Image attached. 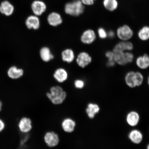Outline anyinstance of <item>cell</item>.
Masks as SVG:
<instances>
[{
  "mask_svg": "<svg viewBox=\"0 0 149 149\" xmlns=\"http://www.w3.org/2000/svg\"><path fill=\"white\" fill-rule=\"evenodd\" d=\"M46 96L52 104L55 105L62 104L66 99L67 94L61 87L59 86L51 87L50 92L46 94Z\"/></svg>",
  "mask_w": 149,
  "mask_h": 149,
  "instance_id": "obj_1",
  "label": "cell"
},
{
  "mask_svg": "<svg viewBox=\"0 0 149 149\" xmlns=\"http://www.w3.org/2000/svg\"><path fill=\"white\" fill-rule=\"evenodd\" d=\"M84 9L83 3L80 0H75L67 3L65 6V12L67 14L78 16L82 14Z\"/></svg>",
  "mask_w": 149,
  "mask_h": 149,
  "instance_id": "obj_2",
  "label": "cell"
},
{
  "mask_svg": "<svg viewBox=\"0 0 149 149\" xmlns=\"http://www.w3.org/2000/svg\"><path fill=\"white\" fill-rule=\"evenodd\" d=\"M115 62L120 65H125L133 61L134 56L130 51L113 50Z\"/></svg>",
  "mask_w": 149,
  "mask_h": 149,
  "instance_id": "obj_3",
  "label": "cell"
},
{
  "mask_svg": "<svg viewBox=\"0 0 149 149\" xmlns=\"http://www.w3.org/2000/svg\"><path fill=\"white\" fill-rule=\"evenodd\" d=\"M125 81L128 86L130 88H134L142 84L143 77L139 72L130 71L126 74Z\"/></svg>",
  "mask_w": 149,
  "mask_h": 149,
  "instance_id": "obj_4",
  "label": "cell"
},
{
  "mask_svg": "<svg viewBox=\"0 0 149 149\" xmlns=\"http://www.w3.org/2000/svg\"><path fill=\"white\" fill-rule=\"evenodd\" d=\"M118 38L123 41H127L133 36V31L127 25H124L119 27L117 30Z\"/></svg>",
  "mask_w": 149,
  "mask_h": 149,
  "instance_id": "obj_5",
  "label": "cell"
},
{
  "mask_svg": "<svg viewBox=\"0 0 149 149\" xmlns=\"http://www.w3.org/2000/svg\"><path fill=\"white\" fill-rule=\"evenodd\" d=\"M44 141L45 143L48 147L51 148H54L59 144V136L55 132H47L45 134Z\"/></svg>",
  "mask_w": 149,
  "mask_h": 149,
  "instance_id": "obj_6",
  "label": "cell"
},
{
  "mask_svg": "<svg viewBox=\"0 0 149 149\" xmlns=\"http://www.w3.org/2000/svg\"><path fill=\"white\" fill-rule=\"evenodd\" d=\"M18 126L20 132L23 133L27 134L32 129V121L28 117H23L19 122Z\"/></svg>",
  "mask_w": 149,
  "mask_h": 149,
  "instance_id": "obj_7",
  "label": "cell"
},
{
  "mask_svg": "<svg viewBox=\"0 0 149 149\" xmlns=\"http://www.w3.org/2000/svg\"><path fill=\"white\" fill-rule=\"evenodd\" d=\"M31 8L35 15L38 16L41 15L45 12L46 6L44 2L40 1H35L31 4Z\"/></svg>",
  "mask_w": 149,
  "mask_h": 149,
  "instance_id": "obj_8",
  "label": "cell"
},
{
  "mask_svg": "<svg viewBox=\"0 0 149 149\" xmlns=\"http://www.w3.org/2000/svg\"><path fill=\"white\" fill-rule=\"evenodd\" d=\"M14 9L13 5L6 0L1 2L0 4V13L6 16L12 15L14 12Z\"/></svg>",
  "mask_w": 149,
  "mask_h": 149,
  "instance_id": "obj_9",
  "label": "cell"
},
{
  "mask_svg": "<svg viewBox=\"0 0 149 149\" xmlns=\"http://www.w3.org/2000/svg\"><path fill=\"white\" fill-rule=\"evenodd\" d=\"M92 58L88 53L83 52L78 55L76 62L79 66L81 68H84L92 62Z\"/></svg>",
  "mask_w": 149,
  "mask_h": 149,
  "instance_id": "obj_10",
  "label": "cell"
},
{
  "mask_svg": "<svg viewBox=\"0 0 149 149\" xmlns=\"http://www.w3.org/2000/svg\"><path fill=\"white\" fill-rule=\"evenodd\" d=\"M96 35L92 29L87 30L84 32L81 37V41L84 44H90L95 41Z\"/></svg>",
  "mask_w": 149,
  "mask_h": 149,
  "instance_id": "obj_11",
  "label": "cell"
},
{
  "mask_svg": "<svg viewBox=\"0 0 149 149\" xmlns=\"http://www.w3.org/2000/svg\"><path fill=\"white\" fill-rule=\"evenodd\" d=\"M61 125L64 132L66 133H72L75 129L76 123L72 119L66 118L63 120Z\"/></svg>",
  "mask_w": 149,
  "mask_h": 149,
  "instance_id": "obj_12",
  "label": "cell"
},
{
  "mask_svg": "<svg viewBox=\"0 0 149 149\" xmlns=\"http://www.w3.org/2000/svg\"><path fill=\"white\" fill-rule=\"evenodd\" d=\"M25 24L29 29L37 30L40 27V20L38 16L35 15L30 16L26 19Z\"/></svg>",
  "mask_w": 149,
  "mask_h": 149,
  "instance_id": "obj_13",
  "label": "cell"
},
{
  "mask_svg": "<svg viewBox=\"0 0 149 149\" xmlns=\"http://www.w3.org/2000/svg\"><path fill=\"white\" fill-rule=\"evenodd\" d=\"M24 70L22 69L19 68L16 66L10 67L7 72V75L12 79H17L23 76Z\"/></svg>",
  "mask_w": 149,
  "mask_h": 149,
  "instance_id": "obj_14",
  "label": "cell"
},
{
  "mask_svg": "<svg viewBox=\"0 0 149 149\" xmlns=\"http://www.w3.org/2000/svg\"><path fill=\"white\" fill-rule=\"evenodd\" d=\"M47 21L50 25L56 27L62 23L63 20L60 14L58 13L54 12L48 16Z\"/></svg>",
  "mask_w": 149,
  "mask_h": 149,
  "instance_id": "obj_15",
  "label": "cell"
},
{
  "mask_svg": "<svg viewBox=\"0 0 149 149\" xmlns=\"http://www.w3.org/2000/svg\"><path fill=\"white\" fill-rule=\"evenodd\" d=\"M136 64L141 69H146L149 67V56L145 54L138 57L136 60Z\"/></svg>",
  "mask_w": 149,
  "mask_h": 149,
  "instance_id": "obj_16",
  "label": "cell"
},
{
  "mask_svg": "<svg viewBox=\"0 0 149 149\" xmlns=\"http://www.w3.org/2000/svg\"><path fill=\"white\" fill-rule=\"evenodd\" d=\"M133 44L130 42L123 41L119 42L114 47L113 50L123 51H130L133 49Z\"/></svg>",
  "mask_w": 149,
  "mask_h": 149,
  "instance_id": "obj_17",
  "label": "cell"
},
{
  "mask_svg": "<svg viewBox=\"0 0 149 149\" xmlns=\"http://www.w3.org/2000/svg\"><path fill=\"white\" fill-rule=\"evenodd\" d=\"M139 120V116L136 112L132 111L128 113L126 117V121L128 124L131 126L137 125Z\"/></svg>",
  "mask_w": 149,
  "mask_h": 149,
  "instance_id": "obj_18",
  "label": "cell"
},
{
  "mask_svg": "<svg viewBox=\"0 0 149 149\" xmlns=\"http://www.w3.org/2000/svg\"><path fill=\"white\" fill-rule=\"evenodd\" d=\"M54 77L58 82L62 83L68 79V72L64 69L58 68L55 71L54 74Z\"/></svg>",
  "mask_w": 149,
  "mask_h": 149,
  "instance_id": "obj_19",
  "label": "cell"
},
{
  "mask_svg": "<svg viewBox=\"0 0 149 149\" xmlns=\"http://www.w3.org/2000/svg\"><path fill=\"white\" fill-rule=\"evenodd\" d=\"M128 137L132 142L136 144L140 143L143 139L142 133L139 130H132L128 135Z\"/></svg>",
  "mask_w": 149,
  "mask_h": 149,
  "instance_id": "obj_20",
  "label": "cell"
},
{
  "mask_svg": "<svg viewBox=\"0 0 149 149\" xmlns=\"http://www.w3.org/2000/svg\"><path fill=\"white\" fill-rule=\"evenodd\" d=\"M100 111V108L98 105L97 104L92 103L88 104L86 109L87 116L91 119L94 118Z\"/></svg>",
  "mask_w": 149,
  "mask_h": 149,
  "instance_id": "obj_21",
  "label": "cell"
},
{
  "mask_svg": "<svg viewBox=\"0 0 149 149\" xmlns=\"http://www.w3.org/2000/svg\"><path fill=\"white\" fill-rule=\"evenodd\" d=\"M40 55L41 58L45 62H48L54 58V56L52 54L51 51L47 47L42 48L40 50Z\"/></svg>",
  "mask_w": 149,
  "mask_h": 149,
  "instance_id": "obj_22",
  "label": "cell"
},
{
  "mask_svg": "<svg viewBox=\"0 0 149 149\" xmlns=\"http://www.w3.org/2000/svg\"><path fill=\"white\" fill-rule=\"evenodd\" d=\"M103 5L107 10L113 12L118 8V3L117 0H104Z\"/></svg>",
  "mask_w": 149,
  "mask_h": 149,
  "instance_id": "obj_23",
  "label": "cell"
},
{
  "mask_svg": "<svg viewBox=\"0 0 149 149\" xmlns=\"http://www.w3.org/2000/svg\"><path fill=\"white\" fill-rule=\"evenodd\" d=\"M61 56L63 61L68 63H71L74 59V52L70 49H65L62 52Z\"/></svg>",
  "mask_w": 149,
  "mask_h": 149,
  "instance_id": "obj_24",
  "label": "cell"
},
{
  "mask_svg": "<svg viewBox=\"0 0 149 149\" xmlns=\"http://www.w3.org/2000/svg\"><path fill=\"white\" fill-rule=\"evenodd\" d=\"M138 36L139 39L142 41H146L149 39V26H144L139 30Z\"/></svg>",
  "mask_w": 149,
  "mask_h": 149,
  "instance_id": "obj_25",
  "label": "cell"
},
{
  "mask_svg": "<svg viewBox=\"0 0 149 149\" xmlns=\"http://www.w3.org/2000/svg\"><path fill=\"white\" fill-rule=\"evenodd\" d=\"M105 56L108 58V61L107 63L108 67L114 66L116 64L114 59V53L113 51H109L106 52Z\"/></svg>",
  "mask_w": 149,
  "mask_h": 149,
  "instance_id": "obj_26",
  "label": "cell"
},
{
  "mask_svg": "<svg viewBox=\"0 0 149 149\" xmlns=\"http://www.w3.org/2000/svg\"><path fill=\"white\" fill-rule=\"evenodd\" d=\"M98 36L101 39H105L107 37V33L103 28L100 27L98 29Z\"/></svg>",
  "mask_w": 149,
  "mask_h": 149,
  "instance_id": "obj_27",
  "label": "cell"
},
{
  "mask_svg": "<svg viewBox=\"0 0 149 149\" xmlns=\"http://www.w3.org/2000/svg\"><path fill=\"white\" fill-rule=\"evenodd\" d=\"M74 85L76 88L80 89L83 88L84 86L85 83L82 80L78 79L74 81Z\"/></svg>",
  "mask_w": 149,
  "mask_h": 149,
  "instance_id": "obj_28",
  "label": "cell"
},
{
  "mask_svg": "<svg viewBox=\"0 0 149 149\" xmlns=\"http://www.w3.org/2000/svg\"><path fill=\"white\" fill-rule=\"evenodd\" d=\"M80 1L84 5L91 6L94 4L96 0H80Z\"/></svg>",
  "mask_w": 149,
  "mask_h": 149,
  "instance_id": "obj_29",
  "label": "cell"
},
{
  "mask_svg": "<svg viewBox=\"0 0 149 149\" xmlns=\"http://www.w3.org/2000/svg\"><path fill=\"white\" fill-rule=\"evenodd\" d=\"M5 127V123L2 119L0 118V133L2 132Z\"/></svg>",
  "mask_w": 149,
  "mask_h": 149,
  "instance_id": "obj_30",
  "label": "cell"
},
{
  "mask_svg": "<svg viewBox=\"0 0 149 149\" xmlns=\"http://www.w3.org/2000/svg\"><path fill=\"white\" fill-rule=\"evenodd\" d=\"M115 36V33L113 31H109L107 33V36L111 38H113Z\"/></svg>",
  "mask_w": 149,
  "mask_h": 149,
  "instance_id": "obj_31",
  "label": "cell"
},
{
  "mask_svg": "<svg viewBox=\"0 0 149 149\" xmlns=\"http://www.w3.org/2000/svg\"><path fill=\"white\" fill-rule=\"evenodd\" d=\"M29 138V136H27V135L25 136L23 138V139H22L21 141H20V144L22 145H23L24 144H25V143L27 142Z\"/></svg>",
  "mask_w": 149,
  "mask_h": 149,
  "instance_id": "obj_32",
  "label": "cell"
},
{
  "mask_svg": "<svg viewBox=\"0 0 149 149\" xmlns=\"http://www.w3.org/2000/svg\"><path fill=\"white\" fill-rule=\"evenodd\" d=\"M3 104L1 100H0V111L1 110L2 108Z\"/></svg>",
  "mask_w": 149,
  "mask_h": 149,
  "instance_id": "obj_33",
  "label": "cell"
},
{
  "mask_svg": "<svg viewBox=\"0 0 149 149\" xmlns=\"http://www.w3.org/2000/svg\"><path fill=\"white\" fill-rule=\"evenodd\" d=\"M148 85L149 86V76L148 78Z\"/></svg>",
  "mask_w": 149,
  "mask_h": 149,
  "instance_id": "obj_34",
  "label": "cell"
},
{
  "mask_svg": "<svg viewBox=\"0 0 149 149\" xmlns=\"http://www.w3.org/2000/svg\"><path fill=\"white\" fill-rule=\"evenodd\" d=\"M147 149H149V144L148 145V146H147Z\"/></svg>",
  "mask_w": 149,
  "mask_h": 149,
  "instance_id": "obj_35",
  "label": "cell"
}]
</instances>
